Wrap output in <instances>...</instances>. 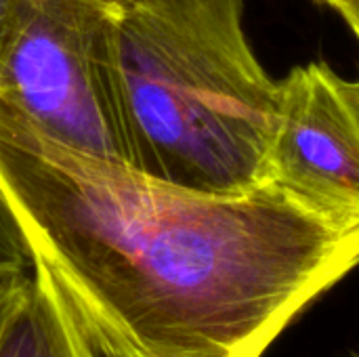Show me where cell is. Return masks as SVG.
<instances>
[{
  "instance_id": "cell-1",
  "label": "cell",
  "mask_w": 359,
  "mask_h": 357,
  "mask_svg": "<svg viewBox=\"0 0 359 357\" xmlns=\"http://www.w3.org/2000/svg\"><path fill=\"white\" fill-rule=\"evenodd\" d=\"M0 187L99 353L263 357L359 267V223L273 181L175 187L59 145L4 103Z\"/></svg>"
},
{
  "instance_id": "cell-2",
  "label": "cell",
  "mask_w": 359,
  "mask_h": 357,
  "mask_svg": "<svg viewBox=\"0 0 359 357\" xmlns=\"http://www.w3.org/2000/svg\"><path fill=\"white\" fill-rule=\"evenodd\" d=\"M242 4L114 2V53L141 175L217 196L269 181L278 82L248 44Z\"/></svg>"
},
{
  "instance_id": "cell-3",
  "label": "cell",
  "mask_w": 359,
  "mask_h": 357,
  "mask_svg": "<svg viewBox=\"0 0 359 357\" xmlns=\"http://www.w3.org/2000/svg\"><path fill=\"white\" fill-rule=\"evenodd\" d=\"M109 0H23L0 53V103L74 151L133 168Z\"/></svg>"
},
{
  "instance_id": "cell-4",
  "label": "cell",
  "mask_w": 359,
  "mask_h": 357,
  "mask_svg": "<svg viewBox=\"0 0 359 357\" xmlns=\"http://www.w3.org/2000/svg\"><path fill=\"white\" fill-rule=\"evenodd\" d=\"M267 179L311 206L359 223V103L353 82L311 61L278 82Z\"/></svg>"
},
{
  "instance_id": "cell-5",
  "label": "cell",
  "mask_w": 359,
  "mask_h": 357,
  "mask_svg": "<svg viewBox=\"0 0 359 357\" xmlns=\"http://www.w3.org/2000/svg\"><path fill=\"white\" fill-rule=\"evenodd\" d=\"M0 357H99L46 269L36 263L0 330Z\"/></svg>"
},
{
  "instance_id": "cell-6",
  "label": "cell",
  "mask_w": 359,
  "mask_h": 357,
  "mask_svg": "<svg viewBox=\"0 0 359 357\" xmlns=\"http://www.w3.org/2000/svg\"><path fill=\"white\" fill-rule=\"evenodd\" d=\"M32 269V252L27 248L21 223L0 187V278Z\"/></svg>"
},
{
  "instance_id": "cell-7",
  "label": "cell",
  "mask_w": 359,
  "mask_h": 357,
  "mask_svg": "<svg viewBox=\"0 0 359 357\" xmlns=\"http://www.w3.org/2000/svg\"><path fill=\"white\" fill-rule=\"evenodd\" d=\"M29 271H23V274H13V276H4L0 278V330L15 305V301L19 299L21 295V288L25 284V278H27Z\"/></svg>"
},
{
  "instance_id": "cell-8",
  "label": "cell",
  "mask_w": 359,
  "mask_h": 357,
  "mask_svg": "<svg viewBox=\"0 0 359 357\" xmlns=\"http://www.w3.org/2000/svg\"><path fill=\"white\" fill-rule=\"evenodd\" d=\"M322 4H328L330 8H334L359 36V0H316Z\"/></svg>"
},
{
  "instance_id": "cell-9",
  "label": "cell",
  "mask_w": 359,
  "mask_h": 357,
  "mask_svg": "<svg viewBox=\"0 0 359 357\" xmlns=\"http://www.w3.org/2000/svg\"><path fill=\"white\" fill-rule=\"evenodd\" d=\"M23 0H0V53L4 48V42L8 38V32L13 27V21L21 8Z\"/></svg>"
},
{
  "instance_id": "cell-10",
  "label": "cell",
  "mask_w": 359,
  "mask_h": 357,
  "mask_svg": "<svg viewBox=\"0 0 359 357\" xmlns=\"http://www.w3.org/2000/svg\"><path fill=\"white\" fill-rule=\"evenodd\" d=\"M353 90H355V97H358V103H359V80H355V82H353Z\"/></svg>"
},
{
  "instance_id": "cell-11",
  "label": "cell",
  "mask_w": 359,
  "mask_h": 357,
  "mask_svg": "<svg viewBox=\"0 0 359 357\" xmlns=\"http://www.w3.org/2000/svg\"><path fill=\"white\" fill-rule=\"evenodd\" d=\"M99 357H126V356H111V353H99Z\"/></svg>"
},
{
  "instance_id": "cell-12",
  "label": "cell",
  "mask_w": 359,
  "mask_h": 357,
  "mask_svg": "<svg viewBox=\"0 0 359 357\" xmlns=\"http://www.w3.org/2000/svg\"><path fill=\"white\" fill-rule=\"evenodd\" d=\"M349 357H359V349L358 351H351V353H349Z\"/></svg>"
},
{
  "instance_id": "cell-13",
  "label": "cell",
  "mask_w": 359,
  "mask_h": 357,
  "mask_svg": "<svg viewBox=\"0 0 359 357\" xmlns=\"http://www.w3.org/2000/svg\"><path fill=\"white\" fill-rule=\"evenodd\" d=\"M109 2H120V0H109Z\"/></svg>"
}]
</instances>
